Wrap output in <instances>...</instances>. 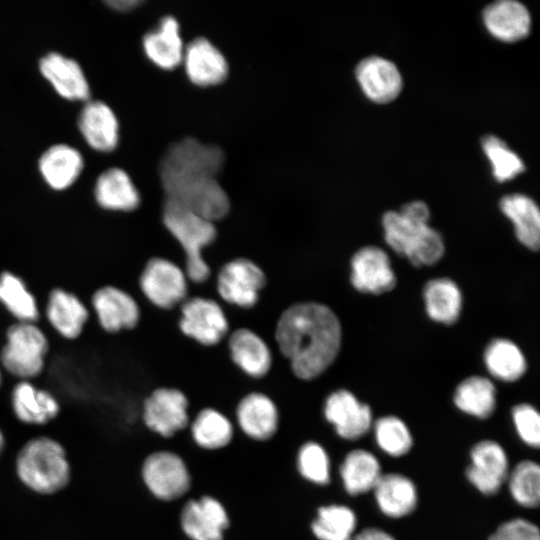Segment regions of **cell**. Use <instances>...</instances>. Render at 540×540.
<instances>
[{
  "mask_svg": "<svg viewBox=\"0 0 540 540\" xmlns=\"http://www.w3.org/2000/svg\"><path fill=\"white\" fill-rule=\"evenodd\" d=\"M341 325L326 305L302 302L279 317L275 339L296 377L312 380L335 361L341 346Z\"/></svg>",
  "mask_w": 540,
  "mask_h": 540,
  "instance_id": "6da1fadb",
  "label": "cell"
},
{
  "mask_svg": "<svg viewBox=\"0 0 540 540\" xmlns=\"http://www.w3.org/2000/svg\"><path fill=\"white\" fill-rule=\"evenodd\" d=\"M429 217V208L422 201L409 202L382 217L386 243L416 267L437 263L445 252L442 236L428 225Z\"/></svg>",
  "mask_w": 540,
  "mask_h": 540,
  "instance_id": "7a4b0ae2",
  "label": "cell"
},
{
  "mask_svg": "<svg viewBox=\"0 0 540 540\" xmlns=\"http://www.w3.org/2000/svg\"><path fill=\"white\" fill-rule=\"evenodd\" d=\"M20 481L39 494H53L70 479V466L63 446L48 437L28 441L16 458Z\"/></svg>",
  "mask_w": 540,
  "mask_h": 540,
  "instance_id": "3957f363",
  "label": "cell"
},
{
  "mask_svg": "<svg viewBox=\"0 0 540 540\" xmlns=\"http://www.w3.org/2000/svg\"><path fill=\"white\" fill-rule=\"evenodd\" d=\"M163 222L185 252L187 278L194 283L205 282L209 278L210 268L202 256V250L216 238L214 223L170 199L164 202Z\"/></svg>",
  "mask_w": 540,
  "mask_h": 540,
  "instance_id": "277c9868",
  "label": "cell"
},
{
  "mask_svg": "<svg viewBox=\"0 0 540 540\" xmlns=\"http://www.w3.org/2000/svg\"><path fill=\"white\" fill-rule=\"evenodd\" d=\"M224 163L222 150L194 138L173 143L159 166L161 180L216 177Z\"/></svg>",
  "mask_w": 540,
  "mask_h": 540,
  "instance_id": "5b68a950",
  "label": "cell"
},
{
  "mask_svg": "<svg viewBox=\"0 0 540 540\" xmlns=\"http://www.w3.org/2000/svg\"><path fill=\"white\" fill-rule=\"evenodd\" d=\"M48 350L45 334L34 323L18 322L9 327L1 363L12 375L29 379L40 374Z\"/></svg>",
  "mask_w": 540,
  "mask_h": 540,
  "instance_id": "8992f818",
  "label": "cell"
},
{
  "mask_svg": "<svg viewBox=\"0 0 540 540\" xmlns=\"http://www.w3.org/2000/svg\"><path fill=\"white\" fill-rule=\"evenodd\" d=\"M166 199L214 223L227 215L230 202L216 177L161 180Z\"/></svg>",
  "mask_w": 540,
  "mask_h": 540,
  "instance_id": "52a82bcc",
  "label": "cell"
},
{
  "mask_svg": "<svg viewBox=\"0 0 540 540\" xmlns=\"http://www.w3.org/2000/svg\"><path fill=\"white\" fill-rule=\"evenodd\" d=\"M142 478L148 490L163 501L179 499L191 485L186 463L170 451H158L146 457L142 465Z\"/></svg>",
  "mask_w": 540,
  "mask_h": 540,
  "instance_id": "ba28073f",
  "label": "cell"
},
{
  "mask_svg": "<svg viewBox=\"0 0 540 540\" xmlns=\"http://www.w3.org/2000/svg\"><path fill=\"white\" fill-rule=\"evenodd\" d=\"M139 284L145 297L161 309H171L186 300L187 276L168 259L155 257L149 260Z\"/></svg>",
  "mask_w": 540,
  "mask_h": 540,
  "instance_id": "9c48e42d",
  "label": "cell"
},
{
  "mask_svg": "<svg viewBox=\"0 0 540 540\" xmlns=\"http://www.w3.org/2000/svg\"><path fill=\"white\" fill-rule=\"evenodd\" d=\"M265 284L264 271L246 258L227 262L217 276V291L221 298L245 309L256 305Z\"/></svg>",
  "mask_w": 540,
  "mask_h": 540,
  "instance_id": "30bf717a",
  "label": "cell"
},
{
  "mask_svg": "<svg viewBox=\"0 0 540 540\" xmlns=\"http://www.w3.org/2000/svg\"><path fill=\"white\" fill-rule=\"evenodd\" d=\"M228 327L225 313L216 301L194 297L182 303L179 328L199 344H218L226 336Z\"/></svg>",
  "mask_w": 540,
  "mask_h": 540,
  "instance_id": "8fae6325",
  "label": "cell"
},
{
  "mask_svg": "<svg viewBox=\"0 0 540 540\" xmlns=\"http://www.w3.org/2000/svg\"><path fill=\"white\" fill-rule=\"evenodd\" d=\"M143 421L164 438L175 435L188 424V399L175 388H158L145 400Z\"/></svg>",
  "mask_w": 540,
  "mask_h": 540,
  "instance_id": "7c38bea8",
  "label": "cell"
},
{
  "mask_svg": "<svg viewBox=\"0 0 540 540\" xmlns=\"http://www.w3.org/2000/svg\"><path fill=\"white\" fill-rule=\"evenodd\" d=\"M351 283L362 293H387L396 285V276L384 250L377 246L360 248L351 259Z\"/></svg>",
  "mask_w": 540,
  "mask_h": 540,
  "instance_id": "4fadbf2b",
  "label": "cell"
},
{
  "mask_svg": "<svg viewBox=\"0 0 540 540\" xmlns=\"http://www.w3.org/2000/svg\"><path fill=\"white\" fill-rule=\"evenodd\" d=\"M180 524L191 540H223L229 527V517L220 501L205 495L184 505Z\"/></svg>",
  "mask_w": 540,
  "mask_h": 540,
  "instance_id": "5bb4252c",
  "label": "cell"
},
{
  "mask_svg": "<svg viewBox=\"0 0 540 540\" xmlns=\"http://www.w3.org/2000/svg\"><path fill=\"white\" fill-rule=\"evenodd\" d=\"M466 471L470 483L482 494L498 492L508 477V458L502 446L492 440L478 442L470 452Z\"/></svg>",
  "mask_w": 540,
  "mask_h": 540,
  "instance_id": "9a60e30c",
  "label": "cell"
},
{
  "mask_svg": "<svg viewBox=\"0 0 540 540\" xmlns=\"http://www.w3.org/2000/svg\"><path fill=\"white\" fill-rule=\"evenodd\" d=\"M324 416L334 426L337 434L347 440L362 437L372 424L370 407L345 389L334 391L327 397Z\"/></svg>",
  "mask_w": 540,
  "mask_h": 540,
  "instance_id": "2e32d148",
  "label": "cell"
},
{
  "mask_svg": "<svg viewBox=\"0 0 540 540\" xmlns=\"http://www.w3.org/2000/svg\"><path fill=\"white\" fill-rule=\"evenodd\" d=\"M39 70L59 96L70 101H88L90 86L79 63L59 52L41 57Z\"/></svg>",
  "mask_w": 540,
  "mask_h": 540,
  "instance_id": "e0dca14e",
  "label": "cell"
},
{
  "mask_svg": "<svg viewBox=\"0 0 540 540\" xmlns=\"http://www.w3.org/2000/svg\"><path fill=\"white\" fill-rule=\"evenodd\" d=\"M355 75L366 97L378 104L393 101L402 89V77L396 65L379 56L361 60Z\"/></svg>",
  "mask_w": 540,
  "mask_h": 540,
  "instance_id": "ac0fdd59",
  "label": "cell"
},
{
  "mask_svg": "<svg viewBox=\"0 0 540 540\" xmlns=\"http://www.w3.org/2000/svg\"><path fill=\"white\" fill-rule=\"evenodd\" d=\"M92 304L98 321L107 332L133 329L139 322L140 309L134 298L113 286L98 289Z\"/></svg>",
  "mask_w": 540,
  "mask_h": 540,
  "instance_id": "d6986e66",
  "label": "cell"
},
{
  "mask_svg": "<svg viewBox=\"0 0 540 540\" xmlns=\"http://www.w3.org/2000/svg\"><path fill=\"white\" fill-rule=\"evenodd\" d=\"M79 131L86 143L98 152L113 151L119 140V124L114 111L100 100H88L78 117Z\"/></svg>",
  "mask_w": 540,
  "mask_h": 540,
  "instance_id": "ffe728a7",
  "label": "cell"
},
{
  "mask_svg": "<svg viewBox=\"0 0 540 540\" xmlns=\"http://www.w3.org/2000/svg\"><path fill=\"white\" fill-rule=\"evenodd\" d=\"M483 22L493 37L507 43L524 39L531 28L527 8L514 0H499L485 7Z\"/></svg>",
  "mask_w": 540,
  "mask_h": 540,
  "instance_id": "44dd1931",
  "label": "cell"
},
{
  "mask_svg": "<svg viewBox=\"0 0 540 540\" xmlns=\"http://www.w3.org/2000/svg\"><path fill=\"white\" fill-rule=\"evenodd\" d=\"M182 61L189 79L200 86L219 84L228 74L225 57L205 38L191 41L184 50Z\"/></svg>",
  "mask_w": 540,
  "mask_h": 540,
  "instance_id": "7402d4cb",
  "label": "cell"
},
{
  "mask_svg": "<svg viewBox=\"0 0 540 540\" xmlns=\"http://www.w3.org/2000/svg\"><path fill=\"white\" fill-rule=\"evenodd\" d=\"M236 417L241 430L256 441L269 440L278 428L277 407L263 393L252 392L243 397L237 405Z\"/></svg>",
  "mask_w": 540,
  "mask_h": 540,
  "instance_id": "603a6c76",
  "label": "cell"
},
{
  "mask_svg": "<svg viewBox=\"0 0 540 540\" xmlns=\"http://www.w3.org/2000/svg\"><path fill=\"white\" fill-rule=\"evenodd\" d=\"M84 168L81 153L68 144H55L39 158L38 169L45 183L53 190L69 188L79 178Z\"/></svg>",
  "mask_w": 540,
  "mask_h": 540,
  "instance_id": "cb8c5ba5",
  "label": "cell"
},
{
  "mask_svg": "<svg viewBox=\"0 0 540 540\" xmlns=\"http://www.w3.org/2000/svg\"><path fill=\"white\" fill-rule=\"evenodd\" d=\"M228 347L232 361L248 376L261 378L269 372L271 351L254 331L247 328L234 331L229 337Z\"/></svg>",
  "mask_w": 540,
  "mask_h": 540,
  "instance_id": "d4e9b609",
  "label": "cell"
},
{
  "mask_svg": "<svg viewBox=\"0 0 540 540\" xmlns=\"http://www.w3.org/2000/svg\"><path fill=\"white\" fill-rule=\"evenodd\" d=\"M97 204L106 210L128 212L140 204V195L130 176L118 167L103 171L94 186Z\"/></svg>",
  "mask_w": 540,
  "mask_h": 540,
  "instance_id": "484cf974",
  "label": "cell"
},
{
  "mask_svg": "<svg viewBox=\"0 0 540 540\" xmlns=\"http://www.w3.org/2000/svg\"><path fill=\"white\" fill-rule=\"evenodd\" d=\"M146 56L162 69H173L182 62L184 48L179 24L172 16L163 18L157 29L143 38Z\"/></svg>",
  "mask_w": 540,
  "mask_h": 540,
  "instance_id": "4316f807",
  "label": "cell"
},
{
  "mask_svg": "<svg viewBox=\"0 0 540 540\" xmlns=\"http://www.w3.org/2000/svg\"><path fill=\"white\" fill-rule=\"evenodd\" d=\"M46 315L49 323L63 337H78L88 319V310L74 294L57 288L51 291Z\"/></svg>",
  "mask_w": 540,
  "mask_h": 540,
  "instance_id": "83f0119b",
  "label": "cell"
},
{
  "mask_svg": "<svg viewBox=\"0 0 540 540\" xmlns=\"http://www.w3.org/2000/svg\"><path fill=\"white\" fill-rule=\"evenodd\" d=\"M500 209L514 227L517 239L528 249L538 251L540 246V213L530 197L514 193L500 199Z\"/></svg>",
  "mask_w": 540,
  "mask_h": 540,
  "instance_id": "f1b7e54d",
  "label": "cell"
},
{
  "mask_svg": "<svg viewBox=\"0 0 540 540\" xmlns=\"http://www.w3.org/2000/svg\"><path fill=\"white\" fill-rule=\"evenodd\" d=\"M373 490L379 509L388 517L406 516L416 507L415 485L401 474H382Z\"/></svg>",
  "mask_w": 540,
  "mask_h": 540,
  "instance_id": "f546056e",
  "label": "cell"
},
{
  "mask_svg": "<svg viewBox=\"0 0 540 540\" xmlns=\"http://www.w3.org/2000/svg\"><path fill=\"white\" fill-rule=\"evenodd\" d=\"M12 408L23 423L45 424L58 415L60 406L49 392L22 381L13 389Z\"/></svg>",
  "mask_w": 540,
  "mask_h": 540,
  "instance_id": "4dcf8cb0",
  "label": "cell"
},
{
  "mask_svg": "<svg viewBox=\"0 0 540 540\" xmlns=\"http://www.w3.org/2000/svg\"><path fill=\"white\" fill-rule=\"evenodd\" d=\"M423 296L427 314L433 321L452 325L458 320L462 294L453 280L441 277L428 281Z\"/></svg>",
  "mask_w": 540,
  "mask_h": 540,
  "instance_id": "1f68e13d",
  "label": "cell"
},
{
  "mask_svg": "<svg viewBox=\"0 0 540 540\" xmlns=\"http://www.w3.org/2000/svg\"><path fill=\"white\" fill-rule=\"evenodd\" d=\"M340 475L345 490L351 495H359L373 490L382 473L380 464L372 453L357 449L344 458Z\"/></svg>",
  "mask_w": 540,
  "mask_h": 540,
  "instance_id": "d6a6232c",
  "label": "cell"
},
{
  "mask_svg": "<svg viewBox=\"0 0 540 540\" xmlns=\"http://www.w3.org/2000/svg\"><path fill=\"white\" fill-rule=\"evenodd\" d=\"M484 362L492 376L505 382L518 380L527 368L526 359L519 347L504 338L494 339L488 344Z\"/></svg>",
  "mask_w": 540,
  "mask_h": 540,
  "instance_id": "836d02e7",
  "label": "cell"
},
{
  "mask_svg": "<svg viewBox=\"0 0 540 540\" xmlns=\"http://www.w3.org/2000/svg\"><path fill=\"white\" fill-rule=\"evenodd\" d=\"M454 403L461 411L484 419L489 417L496 406V389L487 378L473 375L457 386Z\"/></svg>",
  "mask_w": 540,
  "mask_h": 540,
  "instance_id": "e575fe53",
  "label": "cell"
},
{
  "mask_svg": "<svg viewBox=\"0 0 540 540\" xmlns=\"http://www.w3.org/2000/svg\"><path fill=\"white\" fill-rule=\"evenodd\" d=\"M194 442L201 448L217 450L226 447L233 437L229 419L213 408L201 410L191 425Z\"/></svg>",
  "mask_w": 540,
  "mask_h": 540,
  "instance_id": "d590c367",
  "label": "cell"
},
{
  "mask_svg": "<svg viewBox=\"0 0 540 540\" xmlns=\"http://www.w3.org/2000/svg\"><path fill=\"white\" fill-rule=\"evenodd\" d=\"M0 302L19 322L34 323L38 319L33 294L20 277L8 271L0 275Z\"/></svg>",
  "mask_w": 540,
  "mask_h": 540,
  "instance_id": "8d00e7d4",
  "label": "cell"
},
{
  "mask_svg": "<svg viewBox=\"0 0 540 540\" xmlns=\"http://www.w3.org/2000/svg\"><path fill=\"white\" fill-rule=\"evenodd\" d=\"M354 512L343 505L322 506L311 524L318 540H352L356 527Z\"/></svg>",
  "mask_w": 540,
  "mask_h": 540,
  "instance_id": "74e56055",
  "label": "cell"
},
{
  "mask_svg": "<svg viewBox=\"0 0 540 540\" xmlns=\"http://www.w3.org/2000/svg\"><path fill=\"white\" fill-rule=\"evenodd\" d=\"M509 490L513 499L527 508L537 507L540 500V468L536 462H519L508 474Z\"/></svg>",
  "mask_w": 540,
  "mask_h": 540,
  "instance_id": "f35d334b",
  "label": "cell"
},
{
  "mask_svg": "<svg viewBox=\"0 0 540 540\" xmlns=\"http://www.w3.org/2000/svg\"><path fill=\"white\" fill-rule=\"evenodd\" d=\"M481 145L498 182L511 180L525 170L521 158L495 135L484 136Z\"/></svg>",
  "mask_w": 540,
  "mask_h": 540,
  "instance_id": "ab89813d",
  "label": "cell"
},
{
  "mask_svg": "<svg viewBox=\"0 0 540 540\" xmlns=\"http://www.w3.org/2000/svg\"><path fill=\"white\" fill-rule=\"evenodd\" d=\"M375 439L386 454L393 457L405 455L413 439L406 424L396 416H384L374 424Z\"/></svg>",
  "mask_w": 540,
  "mask_h": 540,
  "instance_id": "60d3db41",
  "label": "cell"
},
{
  "mask_svg": "<svg viewBox=\"0 0 540 540\" xmlns=\"http://www.w3.org/2000/svg\"><path fill=\"white\" fill-rule=\"evenodd\" d=\"M297 468L306 480L326 485L330 480V461L325 449L316 442L301 446L297 455Z\"/></svg>",
  "mask_w": 540,
  "mask_h": 540,
  "instance_id": "b9f144b4",
  "label": "cell"
},
{
  "mask_svg": "<svg viewBox=\"0 0 540 540\" xmlns=\"http://www.w3.org/2000/svg\"><path fill=\"white\" fill-rule=\"evenodd\" d=\"M512 419L521 440L528 446L538 448L540 444V416L529 404H518L512 409Z\"/></svg>",
  "mask_w": 540,
  "mask_h": 540,
  "instance_id": "7bdbcfd3",
  "label": "cell"
},
{
  "mask_svg": "<svg viewBox=\"0 0 540 540\" xmlns=\"http://www.w3.org/2000/svg\"><path fill=\"white\" fill-rule=\"evenodd\" d=\"M488 540H540V534L535 524L516 518L501 524Z\"/></svg>",
  "mask_w": 540,
  "mask_h": 540,
  "instance_id": "ee69618b",
  "label": "cell"
},
{
  "mask_svg": "<svg viewBox=\"0 0 540 540\" xmlns=\"http://www.w3.org/2000/svg\"><path fill=\"white\" fill-rule=\"evenodd\" d=\"M352 540H395L387 532L377 528H367L359 532Z\"/></svg>",
  "mask_w": 540,
  "mask_h": 540,
  "instance_id": "f6af8a7d",
  "label": "cell"
},
{
  "mask_svg": "<svg viewBox=\"0 0 540 540\" xmlns=\"http://www.w3.org/2000/svg\"><path fill=\"white\" fill-rule=\"evenodd\" d=\"M107 6L119 12H126L140 5L138 0H110L105 2Z\"/></svg>",
  "mask_w": 540,
  "mask_h": 540,
  "instance_id": "bcb514c9",
  "label": "cell"
},
{
  "mask_svg": "<svg viewBox=\"0 0 540 540\" xmlns=\"http://www.w3.org/2000/svg\"><path fill=\"white\" fill-rule=\"evenodd\" d=\"M4 442H5L4 436H3V434H2V432H1V430H0V453H1V451L3 450Z\"/></svg>",
  "mask_w": 540,
  "mask_h": 540,
  "instance_id": "7dc6e473",
  "label": "cell"
},
{
  "mask_svg": "<svg viewBox=\"0 0 540 540\" xmlns=\"http://www.w3.org/2000/svg\"><path fill=\"white\" fill-rule=\"evenodd\" d=\"M0 383H1V373H0Z\"/></svg>",
  "mask_w": 540,
  "mask_h": 540,
  "instance_id": "c3c4849f",
  "label": "cell"
}]
</instances>
